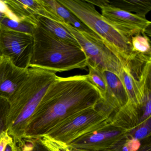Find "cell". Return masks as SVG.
Masks as SVG:
<instances>
[{"mask_svg": "<svg viewBox=\"0 0 151 151\" xmlns=\"http://www.w3.org/2000/svg\"><path fill=\"white\" fill-rule=\"evenodd\" d=\"M33 37L34 47L29 68L56 73L87 67V58L81 47L58 38L38 24Z\"/></svg>", "mask_w": 151, "mask_h": 151, "instance_id": "3957f363", "label": "cell"}, {"mask_svg": "<svg viewBox=\"0 0 151 151\" xmlns=\"http://www.w3.org/2000/svg\"><path fill=\"white\" fill-rule=\"evenodd\" d=\"M8 16H10L9 14L8 13L2 11V10L0 9V29H1V22H2V20L5 17H6Z\"/></svg>", "mask_w": 151, "mask_h": 151, "instance_id": "d4e9b609", "label": "cell"}, {"mask_svg": "<svg viewBox=\"0 0 151 151\" xmlns=\"http://www.w3.org/2000/svg\"><path fill=\"white\" fill-rule=\"evenodd\" d=\"M33 47V35L1 27L0 55L10 59L17 67L29 68Z\"/></svg>", "mask_w": 151, "mask_h": 151, "instance_id": "ba28073f", "label": "cell"}, {"mask_svg": "<svg viewBox=\"0 0 151 151\" xmlns=\"http://www.w3.org/2000/svg\"><path fill=\"white\" fill-rule=\"evenodd\" d=\"M86 26L100 38L124 65H129L137 55L132 49L131 39L109 24L86 0H58Z\"/></svg>", "mask_w": 151, "mask_h": 151, "instance_id": "5b68a950", "label": "cell"}, {"mask_svg": "<svg viewBox=\"0 0 151 151\" xmlns=\"http://www.w3.org/2000/svg\"><path fill=\"white\" fill-rule=\"evenodd\" d=\"M76 40L87 58V65L102 71H109L119 76L124 65L100 39L78 30L68 24H63Z\"/></svg>", "mask_w": 151, "mask_h": 151, "instance_id": "52a82bcc", "label": "cell"}, {"mask_svg": "<svg viewBox=\"0 0 151 151\" xmlns=\"http://www.w3.org/2000/svg\"><path fill=\"white\" fill-rule=\"evenodd\" d=\"M117 111L102 100L96 108L59 125L40 139L51 151H62L81 137L111 124Z\"/></svg>", "mask_w": 151, "mask_h": 151, "instance_id": "277c9868", "label": "cell"}, {"mask_svg": "<svg viewBox=\"0 0 151 151\" xmlns=\"http://www.w3.org/2000/svg\"><path fill=\"white\" fill-rule=\"evenodd\" d=\"M110 6L129 13L146 18V15L151 11L150 0H107Z\"/></svg>", "mask_w": 151, "mask_h": 151, "instance_id": "5bb4252c", "label": "cell"}, {"mask_svg": "<svg viewBox=\"0 0 151 151\" xmlns=\"http://www.w3.org/2000/svg\"><path fill=\"white\" fill-rule=\"evenodd\" d=\"M132 49L136 55L151 56V41L148 35L141 33L131 39Z\"/></svg>", "mask_w": 151, "mask_h": 151, "instance_id": "9a60e30c", "label": "cell"}, {"mask_svg": "<svg viewBox=\"0 0 151 151\" xmlns=\"http://www.w3.org/2000/svg\"><path fill=\"white\" fill-rule=\"evenodd\" d=\"M101 9V15L114 28L129 38L141 33L150 34L151 22L146 18L112 6L107 0H86Z\"/></svg>", "mask_w": 151, "mask_h": 151, "instance_id": "9c48e42d", "label": "cell"}, {"mask_svg": "<svg viewBox=\"0 0 151 151\" xmlns=\"http://www.w3.org/2000/svg\"><path fill=\"white\" fill-rule=\"evenodd\" d=\"M37 26L26 21L15 20L10 16L5 17L1 23V27L32 35Z\"/></svg>", "mask_w": 151, "mask_h": 151, "instance_id": "2e32d148", "label": "cell"}, {"mask_svg": "<svg viewBox=\"0 0 151 151\" xmlns=\"http://www.w3.org/2000/svg\"><path fill=\"white\" fill-rule=\"evenodd\" d=\"M20 151H52L40 138H23L18 143Z\"/></svg>", "mask_w": 151, "mask_h": 151, "instance_id": "ac0fdd59", "label": "cell"}, {"mask_svg": "<svg viewBox=\"0 0 151 151\" xmlns=\"http://www.w3.org/2000/svg\"><path fill=\"white\" fill-rule=\"evenodd\" d=\"M103 99L86 75L57 76L30 120L23 138H41L59 125L96 108Z\"/></svg>", "mask_w": 151, "mask_h": 151, "instance_id": "6da1fadb", "label": "cell"}, {"mask_svg": "<svg viewBox=\"0 0 151 151\" xmlns=\"http://www.w3.org/2000/svg\"><path fill=\"white\" fill-rule=\"evenodd\" d=\"M87 67L89 69V73L86 75L87 79L98 89L104 101L106 93L107 83L103 71L91 65H87Z\"/></svg>", "mask_w": 151, "mask_h": 151, "instance_id": "e0dca14e", "label": "cell"}, {"mask_svg": "<svg viewBox=\"0 0 151 151\" xmlns=\"http://www.w3.org/2000/svg\"><path fill=\"white\" fill-rule=\"evenodd\" d=\"M28 69L18 68L10 59L0 55V97L9 100L26 77Z\"/></svg>", "mask_w": 151, "mask_h": 151, "instance_id": "30bf717a", "label": "cell"}, {"mask_svg": "<svg viewBox=\"0 0 151 151\" xmlns=\"http://www.w3.org/2000/svg\"><path fill=\"white\" fill-rule=\"evenodd\" d=\"M10 103L7 99L0 97V138L1 134L8 130V116Z\"/></svg>", "mask_w": 151, "mask_h": 151, "instance_id": "d6986e66", "label": "cell"}, {"mask_svg": "<svg viewBox=\"0 0 151 151\" xmlns=\"http://www.w3.org/2000/svg\"><path fill=\"white\" fill-rule=\"evenodd\" d=\"M37 18L38 25L54 36L64 41L80 47L76 40L62 24L42 15H37Z\"/></svg>", "mask_w": 151, "mask_h": 151, "instance_id": "4fadbf2b", "label": "cell"}, {"mask_svg": "<svg viewBox=\"0 0 151 151\" xmlns=\"http://www.w3.org/2000/svg\"><path fill=\"white\" fill-rule=\"evenodd\" d=\"M140 146L139 140L131 137L125 142L121 151H137Z\"/></svg>", "mask_w": 151, "mask_h": 151, "instance_id": "44dd1931", "label": "cell"}, {"mask_svg": "<svg viewBox=\"0 0 151 151\" xmlns=\"http://www.w3.org/2000/svg\"><path fill=\"white\" fill-rule=\"evenodd\" d=\"M61 151H70L69 149H68V148H66L65 149H63V150H62Z\"/></svg>", "mask_w": 151, "mask_h": 151, "instance_id": "484cf974", "label": "cell"}, {"mask_svg": "<svg viewBox=\"0 0 151 151\" xmlns=\"http://www.w3.org/2000/svg\"><path fill=\"white\" fill-rule=\"evenodd\" d=\"M151 117L147 119L139 124L132 133V137L138 140L150 137L151 135Z\"/></svg>", "mask_w": 151, "mask_h": 151, "instance_id": "ffe728a7", "label": "cell"}, {"mask_svg": "<svg viewBox=\"0 0 151 151\" xmlns=\"http://www.w3.org/2000/svg\"><path fill=\"white\" fill-rule=\"evenodd\" d=\"M107 83L104 101L118 111L129 104L126 90L118 76L108 71H103Z\"/></svg>", "mask_w": 151, "mask_h": 151, "instance_id": "8fae6325", "label": "cell"}, {"mask_svg": "<svg viewBox=\"0 0 151 151\" xmlns=\"http://www.w3.org/2000/svg\"><path fill=\"white\" fill-rule=\"evenodd\" d=\"M135 128L129 118L117 111L111 124L81 137L67 148L70 151H121Z\"/></svg>", "mask_w": 151, "mask_h": 151, "instance_id": "8992f818", "label": "cell"}, {"mask_svg": "<svg viewBox=\"0 0 151 151\" xmlns=\"http://www.w3.org/2000/svg\"><path fill=\"white\" fill-rule=\"evenodd\" d=\"M5 151H20L18 143L13 139L7 145Z\"/></svg>", "mask_w": 151, "mask_h": 151, "instance_id": "603a6c76", "label": "cell"}, {"mask_svg": "<svg viewBox=\"0 0 151 151\" xmlns=\"http://www.w3.org/2000/svg\"><path fill=\"white\" fill-rule=\"evenodd\" d=\"M137 151H151V143H149L143 145L140 147Z\"/></svg>", "mask_w": 151, "mask_h": 151, "instance_id": "cb8c5ba5", "label": "cell"}, {"mask_svg": "<svg viewBox=\"0 0 151 151\" xmlns=\"http://www.w3.org/2000/svg\"><path fill=\"white\" fill-rule=\"evenodd\" d=\"M2 1L16 20L26 21L37 25V16L42 10L39 0H7Z\"/></svg>", "mask_w": 151, "mask_h": 151, "instance_id": "7c38bea8", "label": "cell"}, {"mask_svg": "<svg viewBox=\"0 0 151 151\" xmlns=\"http://www.w3.org/2000/svg\"><path fill=\"white\" fill-rule=\"evenodd\" d=\"M50 70L29 68L28 74L9 99L8 132L13 140L20 142L28 124L42 98L58 76Z\"/></svg>", "mask_w": 151, "mask_h": 151, "instance_id": "7a4b0ae2", "label": "cell"}, {"mask_svg": "<svg viewBox=\"0 0 151 151\" xmlns=\"http://www.w3.org/2000/svg\"><path fill=\"white\" fill-rule=\"evenodd\" d=\"M13 139L12 137L8 134V130L3 132L0 138V151H5L7 145Z\"/></svg>", "mask_w": 151, "mask_h": 151, "instance_id": "7402d4cb", "label": "cell"}]
</instances>
